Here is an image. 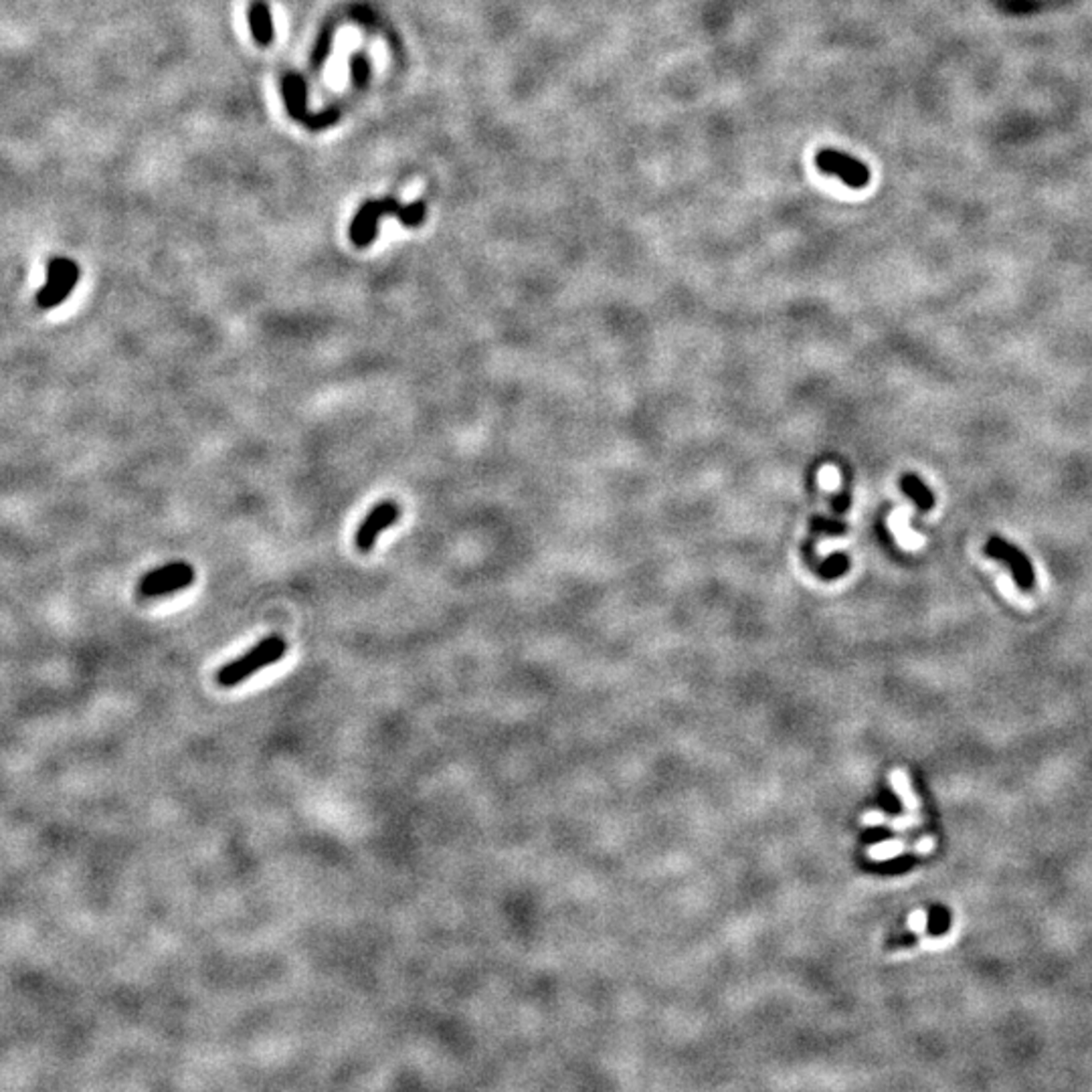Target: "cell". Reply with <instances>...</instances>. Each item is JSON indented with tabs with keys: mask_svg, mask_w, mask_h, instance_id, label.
<instances>
[{
	"mask_svg": "<svg viewBox=\"0 0 1092 1092\" xmlns=\"http://www.w3.org/2000/svg\"><path fill=\"white\" fill-rule=\"evenodd\" d=\"M816 166L823 175L840 178L849 189H864L870 182V168L858 161V158L849 156L835 148H821L816 154Z\"/></svg>",
	"mask_w": 1092,
	"mask_h": 1092,
	"instance_id": "cell-5",
	"label": "cell"
},
{
	"mask_svg": "<svg viewBox=\"0 0 1092 1092\" xmlns=\"http://www.w3.org/2000/svg\"><path fill=\"white\" fill-rule=\"evenodd\" d=\"M846 568H847V558L842 556V554H837V556H832L830 561H825L821 565V573H823V577H828V579L830 577H840Z\"/></svg>",
	"mask_w": 1092,
	"mask_h": 1092,
	"instance_id": "cell-16",
	"label": "cell"
},
{
	"mask_svg": "<svg viewBox=\"0 0 1092 1092\" xmlns=\"http://www.w3.org/2000/svg\"><path fill=\"white\" fill-rule=\"evenodd\" d=\"M987 553L993 554V556H1000L1001 561H1005L1007 565H1010L1014 568L1015 579L1019 582H1022V585H1031V581H1034V577H1031V567H1029V563L1024 558V554H1019L1014 549V546L1005 544L1000 539H993L987 544Z\"/></svg>",
	"mask_w": 1092,
	"mask_h": 1092,
	"instance_id": "cell-8",
	"label": "cell"
},
{
	"mask_svg": "<svg viewBox=\"0 0 1092 1092\" xmlns=\"http://www.w3.org/2000/svg\"><path fill=\"white\" fill-rule=\"evenodd\" d=\"M79 282V265L69 258H53L47 265L45 286L36 291V306L51 310L61 306Z\"/></svg>",
	"mask_w": 1092,
	"mask_h": 1092,
	"instance_id": "cell-3",
	"label": "cell"
},
{
	"mask_svg": "<svg viewBox=\"0 0 1092 1092\" xmlns=\"http://www.w3.org/2000/svg\"><path fill=\"white\" fill-rule=\"evenodd\" d=\"M282 91L287 104V112L291 118H296L306 124L308 109H306V83L298 76H287L282 81Z\"/></svg>",
	"mask_w": 1092,
	"mask_h": 1092,
	"instance_id": "cell-9",
	"label": "cell"
},
{
	"mask_svg": "<svg viewBox=\"0 0 1092 1092\" xmlns=\"http://www.w3.org/2000/svg\"><path fill=\"white\" fill-rule=\"evenodd\" d=\"M287 651V641L282 636H267L259 639L251 650H247L237 660L218 667L215 674V682L221 688H235L245 682L251 676L258 674L263 667H270L284 660Z\"/></svg>",
	"mask_w": 1092,
	"mask_h": 1092,
	"instance_id": "cell-1",
	"label": "cell"
},
{
	"mask_svg": "<svg viewBox=\"0 0 1092 1092\" xmlns=\"http://www.w3.org/2000/svg\"><path fill=\"white\" fill-rule=\"evenodd\" d=\"M391 213L397 215L400 218V223L405 227H417L423 223L425 218V204L423 203H413L409 206L399 204L397 201H369L367 204H362L355 221L350 225V239L355 243L357 247H367L374 241L376 237V227H379L381 217Z\"/></svg>",
	"mask_w": 1092,
	"mask_h": 1092,
	"instance_id": "cell-2",
	"label": "cell"
},
{
	"mask_svg": "<svg viewBox=\"0 0 1092 1092\" xmlns=\"http://www.w3.org/2000/svg\"><path fill=\"white\" fill-rule=\"evenodd\" d=\"M889 781L892 785V791L896 793V797L903 801V805L906 811H913L918 813L922 804H920V797L917 795V791L913 789V783H910V777L904 769L896 767L890 771L889 775Z\"/></svg>",
	"mask_w": 1092,
	"mask_h": 1092,
	"instance_id": "cell-11",
	"label": "cell"
},
{
	"mask_svg": "<svg viewBox=\"0 0 1092 1092\" xmlns=\"http://www.w3.org/2000/svg\"><path fill=\"white\" fill-rule=\"evenodd\" d=\"M249 24H251V33L255 36V41L259 45H270L273 41V21H272V12L270 7L261 0H255V3L249 7Z\"/></svg>",
	"mask_w": 1092,
	"mask_h": 1092,
	"instance_id": "cell-10",
	"label": "cell"
},
{
	"mask_svg": "<svg viewBox=\"0 0 1092 1092\" xmlns=\"http://www.w3.org/2000/svg\"><path fill=\"white\" fill-rule=\"evenodd\" d=\"M903 488L904 492L913 497V500L920 506V508H931L932 506V496L931 492L922 485V482L917 476H906L903 480Z\"/></svg>",
	"mask_w": 1092,
	"mask_h": 1092,
	"instance_id": "cell-12",
	"label": "cell"
},
{
	"mask_svg": "<svg viewBox=\"0 0 1092 1092\" xmlns=\"http://www.w3.org/2000/svg\"><path fill=\"white\" fill-rule=\"evenodd\" d=\"M957 939V931H951L949 934H943V937H929V939H922L918 945H915L913 949L903 951L898 955H906V953H918V951H929V949H945V946H949L953 941Z\"/></svg>",
	"mask_w": 1092,
	"mask_h": 1092,
	"instance_id": "cell-14",
	"label": "cell"
},
{
	"mask_svg": "<svg viewBox=\"0 0 1092 1092\" xmlns=\"http://www.w3.org/2000/svg\"><path fill=\"white\" fill-rule=\"evenodd\" d=\"M400 516V508L395 502H381L376 504L369 516L360 522V526L357 530V546L358 551L362 553H369L376 539L381 537V532H385L388 526L395 525Z\"/></svg>",
	"mask_w": 1092,
	"mask_h": 1092,
	"instance_id": "cell-6",
	"label": "cell"
},
{
	"mask_svg": "<svg viewBox=\"0 0 1092 1092\" xmlns=\"http://www.w3.org/2000/svg\"><path fill=\"white\" fill-rule=\"evenodd\" d=\"M906 927L913 934H925L927 927H929V913L925 908H918L913 910V913L908 915L906 918Z\"/></svg>",
	"mask_w": 1092,
	"mask_h": 1092,
	"instance_id": "cell-15",
	"label": "cell"
},
{
	"mask_svg": "<svg viewBox=\"0 0 1092 1092\" xmlns=\"http://www.w3.org/2000/svg\"><path fill=\"white\" fill-rule=\"evenodd\" d=\"M194 582V568L187 563H170L161 568L146 573L138 582V595L142 599H156L164 595H173L180 589H187Z\"/></svg>",
	"mask_w": 1092,
	"mask_h": 1092,
	"instance_id": "cell-4",
	"label": "cell"
},
{
	"mask_svg": "<svg viewBox=\"0 0 1092 1092\" xmlns=\"http://www.w3.org/2000/svg\"><path fill=\"white\" fill-rule=\"evenodd\" d=\"M925 825V816H920L918 813H903V816H889V821H886V828H890L892 832H906V830H915V828H922Z\"/></svg>",
	"mask_w": 1092,
	"mask_h": 1092,
	"instance_id": "cell-13",
	"label": "cell"
},
{
	"mask_svg": "<svg viewBox=\"0 0 1092 1092\" xmlns=\"http://www.w3.org/2000/svg\"><path fill=\"white\" fill-rule=\"evenodd\" d=\"M937 837L934 835H925L920 837L917 842H906L903 837H896V840H884L878 844H872L866 849V856L872 861H889L894 860L898 856H904V854H915V856H931L934 854V849H937Z\"/></svg>",
	"mask_w": 1092,
	"mask_h": 1092,
	"instance_id": "cell-7",
	"label": "cell"
}]
</instances>
